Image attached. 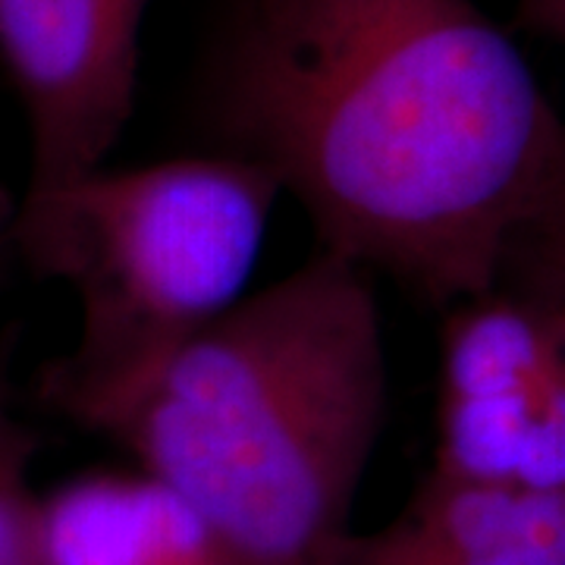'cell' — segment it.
<instances>
[{"label":"cell","instance_id":"4fadbf2b","mask_svg":"<svg viewBox=\"0 0 565 565\" xmlns=\"http://www.w3.org/2000/svg\"><path fill=\"white\" fill-rule=\"evenodd\" d=\"M20 565H39V559H35V546H32V556H25Z\"/></svg>","mask_w":565,"mask_h":565},{"label":"cell","instance_id":"6da1fadb","mask_svg":"<svg viewBox=\"0 0 565 565\" xmlns=\"http://www.w3.org/2000/svg\"><path fill=\"white\" fill-rule=\"evenodd\" d=\"M189 95L204 148L270 173L315 248L437 315L565 195V117L475 0H221Z\"/></svg>","mask_w":565,"mask_h":565},{"label":"cell","instance_id":"5b68a950","mask_svg":"<svg viewBox=\"0 0 565 565\" xmlns=\"http://www.w3.org/2000/svg\"><path fill=\"white\" fill-rule=\"evenodd\" d=\"M151 0H0V70L29 136L22 195L107 163L139 92Z\"/></svg>","mask_w":565,"mask_h":565},{"label":"cell","instance_id":"277c9868","mask_svg":"<svg viewBox=\"0 0 565 565\" xmlns=\"http://www.w3.org/2000/svg\"><path fill=\"white\" fill-rule=\"evenodd\" d=\"M430 475L565 490V308L544 289L503 277L440 311Z\"/></svg>","mask_w":565,"mask_h":565},{"label":"cell","instance_id":"7a4b0ae2","mask_svg":"<svg viewBox=\"0 0 565 565\" xmlns=\"http://www.w3.org/2000/svg\"><path fill=\"white\" fill-rule=\"evenodd\" d=\"M386 408L377 277L315 248L79 427L182 493L239 565H323Z\"/></svg>","mask_w":565,"mask_h":565},{"label":"cell","instance_id":"3957f363","mask_svg":"<svg viewBox=\"0 0 565 565\" xmlns=\"http://www.w3.org/2000/svg\"><path fill=\"white\" fill-rule=\"evenodd\" d=\"M280 199L262 167L207 148L22 195L17 258L79 305L73 349L41 367V403L79 424L243 302Z\"/></svg>","mask_w":565,"mask_h":565},{"label":"cell","instance_id":"8fae6325","mask_svg":"<svg viewBox=\"0 0 565 565\" xmlns=\"http://www.w3.org/2000/svg\"><path fill=\"white\" fill-rule=\"evenodd\" d=\"M13 207H17V204H10V199L0 192V286L7 282L13 264H20V258H17V245H13V230H10V223H13Z\"/></svg>","mask_w":565,"mask_h":565},{"label":"cell","instance_id":"ba28073f","mask_svg":"<svg viewBox=\"0 0 565 565\" xmlns=\"http://www.w3.org/2000/svg\"><path fill=\"white\" fill-rule=\"evenodd\" d=\"M462 565H565V490L541 497L505 541Z\"/></svg>","mask_w":565,"mask_h":565},{"label":"cell","instance_id":"30bf717a","mask_svg":"<svg viewBox=\"0 0 565 565\" xmlns=\"http://www.w3.org/2000/svg\"><path fill=\"white\" fill-rule=\"evenodd\" d=\"M515 22L565 47V0H515Z\"/></svg>","mask_w":565,"mask_h":565},{"label":"cell","instance_id":"8992f818","mask_svg":"<svg viewBox=\"0 0 565 565\" xmlns=\"http://www.w3.org/2000/svg\"><path fill=\"white\" fill-rule=\"evenodd\" d=\"M39 565H239L195 505L148 471H85L35 503Z\"/></svg>","mask_w":565,"mask_h":565},{"label":"cell","instance_id":"9c48e42d","mask_svg":"<svg viewBox=\"0 0 565 565\" xmlns=\"http://www.w3.org/2000/svg\"><path fill=\"white\" fill-rule=\"evenodd\" d=\"M503 277L531 282L565 308V236L544 226H527L505 258Z\"/></svg>","mask_w":565,"mask_h":565},{"label":"cell","instance_id":"7c38bea8","mask_svg":"<svg viewBox=\"0 0 565 565\" xmlns=\"http://www.w3.org/2000/svg\"><path fill=\"white\" fill-rule=\"evenodd\" d=\"M531 226H544L550 233H556V236H565V195L559 202L553 204L550 211H546L544 217L537 223H531Z\"/></svg>","mask_w":565,"mask_h":565},{"label":"cell","instance_id":"52a82bcc","mask_svg":"<svg viewBox=\"0 0 565 565\" xmlns=\"http://www.w3.org/2000/svg\"><path fill=\"white\" fill-rule=\"evenodd\" d=\"M35 437L13 415L0 422V565H20L35 546V503L29 471Z\"/></svg>","mask_w":565,"mask_h":565}]
</instances>
